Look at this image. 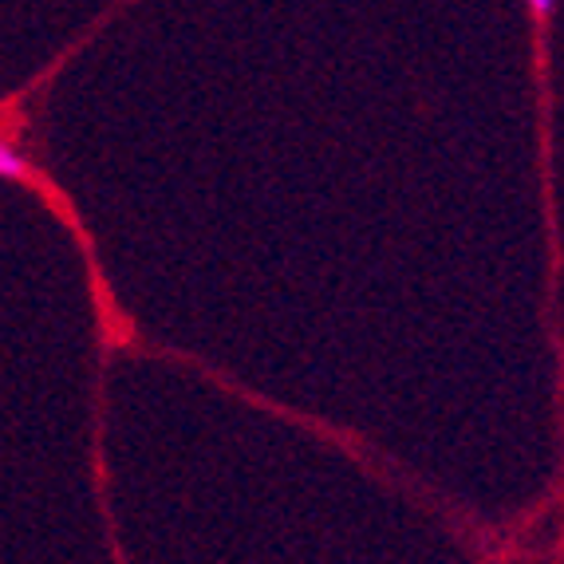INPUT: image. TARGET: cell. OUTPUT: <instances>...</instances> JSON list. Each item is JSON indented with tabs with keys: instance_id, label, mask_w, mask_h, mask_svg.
I'll use <instances>...</instances> for the list:
<instances>
[{
	"instance_id": "1",
	"label": "cell",
	"mask_w": 564,
	"mask_h": 564,
	"mask_svg": "<svg viewBox=\"0 0 564 564\" xmlns=\"http://www.w3.org/2000/svg\"><path fill=\"white\" fill-rule=\"evenodd\" d=\"M20 166H24V162H20V154L12 151V142H4V151H0V174H4V178H17Z\"/></svg>"
},
{
	"instance_id": "2",
	"label": "cell",
	"mask_w": 564,
	"mask_h": 564,
	"mask_svg": "<svg viewBox=\"0 0 564 564\" xmlns=\"http://www.w3.org/2000/svg\"><path fill=\"white\" fill-rule=\"evenodd\" d=\"M529 9H533L536 20H549V12L556 9V0H529Z\"/></svg>"
}]
</instances>
